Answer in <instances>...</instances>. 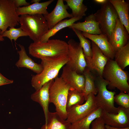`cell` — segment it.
<instances>
[{"instance_id": "1", "label": "cell", "mask_w": 129, "mask_h": 129, "mask_svg": "<svg viewBox=\"0 0 129 129\" xmlns=\"http://www.w3.org/2000/svg\"><path fill=\"white\" fill-rule=\"evenodd\" d=\"M41 59L43 70L39 74L33 75L31 79L32 86L35 91L58 76L60 70L68 60L67 55L56 58L45 57Z\"/></svg>"}, {"instance_id": "2", "label": "cell", "mask_w": 129, "mask_h": 129, "mask_svg": "<svg viewBox=\"0 0 129 129\" xmlns=\"http://www.w3.org/2000/svg\"><path fill=\"white\" fill-rule=\"evenodd\" d=\"M29 53L41 59L45 57L56 58L67 55L68 45L65 41L59 39H49L46 42L31 43L28 47Z\"/></svg>"}, {"instance_id": "3", "label": "cell", "mask_w": 129, "mask_h": 129, "mask_svg": "<svg viewBox=\"0 0 129 129\" xmlns=\"http://www.w3.org/2000/svg\"><path fill=\"white\" fill-rule=\"evenodd\" d=\"M19 23L22 30L34 42H39L49 30L46 21L41 14L22 15Z\"/></svg>"}, {"instance_id": "4", "label": "cell", "mask_w": 129, "mask_h": 129, "mask_svg": "<svg viewBox=\"0 0 129 129\" xmlns=\"http://www.w3.org/2000/svg\"><path fill=\"white\" fill-rule=\"evenodd\" d=\"M70 85L58 76L54 79L49 89V102L55 107L56 112L62 118L66 120V106Z\"/></svg>"}, {"instance_id": "5", "label": "cell", "mask_w": 129, "mask_h": 129, "mask_svg": "<svg viewBox=\"0 0 129 129\" xmlns=\"http://www.w3.org/2000/svg\"><path fill=\"white\" fill-rule=\"evenodd\" d=\"M102 77L109 82L108 88H116L120 92L129 93L128 75L114 60L109 59L103 69Z\"/></svg>"}, {"instance_id": "6", "label": "cell", "mask_w": 129, "mask_h": 129, "mask_svg": "<svg viewBox=\"0 0 129 129\" xmlns=\"http://www.w3.org/2000/svg\"><path fill=\"white\" fill-rule=\"evenodd\" d=\"M109 82L102 77L99 76L95 78V84L97 91V95L95 96V100L97 108L101 107L103 110L108 113H117L118 108L114 105L115 91L108 90L107 86Z\"/></svg>"}, {"instance_id": "7", "label": "cell", "mask_w": 129, "mask_h": 129, "mask_svg": "<svg viewBox=\"0 0 129 129\" xmlns=\"http://www.w3.org/2000/svg\"><path fill=\"white\" fill-rule=\"evenodd\" d=\"M94 14L99 23L102 33L106 35L108 39L115 27L116 20L118 18L115 10L108 0L101 5L100 9Z\"/></svg>"}, {"instance_id": "8", "label": "cell", "mask_w": 129, "mask_h": 129, "mask_svg": "<svg viewBox=\"0 0 129 129\" xmlns=\"http://www.w3.org/2000/svg\"><path fill=\"white\" fill-rule=\"evenodd\" d=\"M68 60L66 64L72 70L83 74L86 64L82 48L80 43L72 39L68 42Z\"/></svg>"}, {"instance_id": "9", "label": "cell", "mask_w": 129, "mask_h": 129, "mask_svg": "<svg viewBox=\"0 0 129 129\" xmlns=\"http://www.w3.org/2000/svg\"><path fill=\"white\" fill-rule=\"evenodd\" d=\"M13 0H0V30L2 34L7 28L19 25V18L17 14Z\"/></svg>"}, {"instance_id": "10", "label": "cell", "mask_w": 129, "mask_h": 129, "mask_svg": "<svg viewBox=\"0 0 129 129\" xmlns=\"http://www.w3.org/2000/svg\"><path fill=\"white\" fill-rule=\"evenodd\" d=\"M95 96L92 94L87 96L83 104L74 106L67 111L66 120L71 124L78 121L88 115L97 108Z\"/></svg>"}, {"instance_id": "11", "label": "cell", "mask_w": 129, "mask_h": 129, "mask_svg": "<svg viewBox=\"0 0 129 129\" xmlns=\"http://www.w3.org/2000/svg\"><path fill=\"white\" fill-rule=\"evenodd\" d=\"M117 113L102 110L100 117L105 125L117 128L129 127V109L119 106Z\"/></svg>"}, {"instance_id": "12", "label": "cell", "mask_w": 129, "mask_h": 129, "mask_svg": "<svg viewBox=\"0 0 129 129\" xmlns=\"http://www.w3.org/2000/svg\"><path fill=\"white\" fill-rule=\"evenodd\" d=\"M91 43L92 55L91 58H85L86 67L91 70L96 71L99 76L102 77L103 69L109 59L93 42L91 41Z\"/></svg>"}, {"instance_id": "13", "label": "cell", "mask_w": 129, "mask_h": 129, "mask_svg": "<svg viewBox=\"0 0 129 129\" xmlns=\"http://www.w3.org/2000/svg\"><path fill=\"white\" fill-rule=\"evenodd\" d=\"M129 33L118 18L115 28L108 38L109 42L116 52L125 45L129 42Z\"/></svg>"}, {"instance_id": "14", "label": "cell", "mask_w": 129, "mask_h": 129, "mask_svg": "<svg viewBox=\"0 0 129 129\" xmlns=\"http://www.w3.org/2000/svg\"><path fill=\"white\" fill-rule=\"evenodd\" d=\"M68 8L67 5L64 4L63 0H58L53 10L47 15H43L47 22L49 30L64 18L73 17L71 13L67 11Z\"/></svg>"}, {"instance_id": "15", "label": "cell", "mask_w": 129, "mask_h": 129, "mask_svg": "<svg viewBox=\"0 0 129 129\" xmlns=\"http://www.w3.org/2000/svg\"><path fill=\"white\" fill-rule=\"evenodd\" d=\"M61 77L71 87L82 93L85 84V78L83 74H78L65 65L63 67Z\"/></svg>"}, {"instance_id": "16", "label": "cell", "mask_w": 129, "mask_h": 129, "mask_svg": "<svg viewBox=\"0 0 129 129\" xmlns=\"http://www.w3.org/2000/svg\"><path fill=\"white\" fill-rule=\"evenodd\" d=\"M82 33L85 38L96 44L104 55L109 59L113 60L115 52L109 42L106 35L102 33L92 34L84 32Z\"/></svg>"}, {"instance_id": "17", "label": "cell", "mask_w": 129, "mask_h": 129, "mask_svg": "<svg viewBox=\"0 0 129 129\" xmlns=\"http://www.w3.org/2000/svg\"><path fill=\"white\" fill-rule=\"evenodd\" d=\"M54 80H52L44 84L41 88L36 91L31 96V98L33 101L38 103L42 107L44 114L45 123L47 121L49 112V89Z\"/></svg>"}, {"instance_id": "18", "label": "cell", "mask_w": 129, "mask_h": 129, "mask_svg": "<svg viewBox=\"0 0 129 129\" xmlns=\"http://www.w3.org/2000/svg\"><path fill=\"white\" fill-rule=\"evenodd\" d=\"M85 20L83 22L74 23L68 27L73 28L90 34L102 33L99 23L96 20L94 14L92 13L86 17Z\"/></svg>"}, {"instance_id": "19", "label": "cell", "mask_w": 129, "mask_h": 129, "mask_svg": "<svg viewBox=\"0 0 129 129\" xmlns=\"http://www.w3.org/2000/svg\"><path fill=\"white\" fill-rule=\"evenodd\" d=\"M18 45L20 50L17 51L19 59L15 64L16 66L29 69L36 74L41 73L43 70L42 64L36 63L27 55L23 46L20 44Z\"/></svg>"}, {"instance_id": "20", "label": "cell", "mask_w": 129, "mask_h": 129, "mask_svg": "<svg viewBox=\"0 0 129 129\" xmlns=\"http://www.w3.org/2000/svg\"><path fill=\"white\" fill-rule=\"evenodd\" d=\"M54 1V0H50L44 2L33 3L27 6L16 8V12L18 16L27 14L47 15L49 13L47 10V7Z\"/></svg>"}, {"instance_id": "21", "label": "cell", "mask_w": 129, "mask_h": 129, "mask_svg": "<svg viewBox=\"0 0 129 129\" xmlns=\"http://www.w3.org/2000/svg\"><path fill=\"white\" fill-rule=\"evenodd\" d=\"M115 10L120 21L129 33V3L124 0H109Z\"/></svg>"}, {"instance_id": "22", "label": "cell", "mask_w": 129, "mask_h": 129, "mask_svg": "<svg viewBox=\"0 0 129 129\" xmlns=\"http://www.w3.org/2000/svg\"><path fill=\"white\" fill-rule=\"evenodd\" d=\"M41 129H71V124L61 118L56 112H49L47 121Z\"/></svg>"}, {"instance_id": "23", "label": "cell", "mask_w": 129, "mask_h": 129, "mask_svg": "<svg viewBox=\"0 0 129 129\" xmlns=\"http://www.w3.org/2000/svg\"><path fill=\"white\" fill-rule=\"evenodd\" d=\"M103 109L98 107L90 114L81 119L71 124V129H91L92 122L101 115Z\"/></svg>"}, {"instance_id": "24", "label": "cell", "mask_w": 129, "mask_h": 129, "mask_svg": "<svg viewBox=\"0 0 129 129\" xmlns=\"http://www.w3.org/2000/svg\"><path fill=\"white\" fill-rule=\"evenodd\" d=\"M79 17H73L69 19H66L59 22L53 28L49 30L41 38L40 42L44 43L47 42L49 38L55 35L60 30L66 27H68L78 20L81 19Z\"/></svg>"}, {"instance_id": "25", "label": "cell", "mask_w": 129, "mask_h": 129, "mask_svg": "<svg viewBox=\"0 0 129 129\" xmlns=\"http://www.w3.org/2000/svg\"><path fill=\"white\" fill-rule=\"evenodd\" d=\"M83 74L85 78V84L82 93L86 101L89 94H92L94 95H96L97 93V91L95 84V78L92 74L90 70L86 67Z\"/></svg>"}, {"instance_id": "26", "label": "cell", "mask_w": 129, "mask_h": 129, "mask_svg": "<svg viewBox=\"0 0 129 129\" xmlns=\"http://www.w3.org/2000/svg\"><path fill=\"white\" fill-rule=\"evenodd\" d=\"M85 101V98L82 92L70 87L67 97L66 106L67 112L74 106L82 104Z\"/></svg>"}, {"instance_id": "27", "label": "cell", "mask_w": 129, "mask_h": 129, "mask_svg": "<svg viewBox=\"0 0 129 129\" xmlns=\"http://www.w3.org/2000/svg\"><path fill=\"white\" fill-rule=\"evenodd\" d=\"M67 5L72 11L73 17L82 18L86 15V12L87 10V6L83 3V0H65Z\"/></svg>"}, {"instance_id": "28", "label": "cell", "mask_w": 129, "mask_h": 129, "mask_svg": "<svg viewBox=\"0 0 129 129\" xmlns=\"http://www.w3.org/2000/svg\"><path fill=\"white\" fill-rule=\"evenodd\" d=\"M115 61L122 70L129 65V42L115 52Z\"/></svg>"}, {"instance_id": "29", "label": "cell", "mask_w": 129, "mask_h": 129, "mask_svg": "<svg viewBox=\"0 0 129 129\" xmlns=\"http://www.w3.org/2000/svg\"><path fill=\"white\" fill-rule=\"evenodd\" d=\"M71 29L79 39L85 58L91 57L92 53L90 41L83 36L81 31L73 28Z\"/></svg>"}, {"instance_id": "30", "label": "cell", "mask_w": 129, "mask_h": 129, "mask_svg": "<svg viewBox=\"0 0 129 129\" xmlns=\"http://www.w3.org/2000/svg\"><path fill=\"white\" fill-rule=\"evenodd\" d=\"M2 36L9 38L12 42V40L16 42L20 37L28 36L27 34L23 31L20 27L16 28L15 27H10L9 30H6L2 34Z\"/></svg>"}, {"instance_id": "31", "label": "cell", "mask_w": 129, "mask_h": 129, "mask_svg": "<svg viewBox=\"0 0 129 129\" xmlns=\"http://www.w3.org/2000/svg\"><path fill=\"white\" fill-rule=\"evenodd\" d=\"M114 102L119 106L129 109V94L120 92L115 95Z\"/></svg>"}, {"instance_id": "32", "label": "cell", "mask_w": 129, "mask_h": 129, "mask_svg": "<svg viewBox=\"0 0 129 129\" xmlns=\"http://www.w3.org/2000/svg\"><path fill=\"white\" fill-rule=\"evenodd\" d=\"M91 125V129H105V124L100 116L94 120Z\"/></svg>"}, {"instance_id": "33", "label": "cell", "mask_w": 129, "mask_h": 129, "mask_svg": "<svg viewBox=\"0 0 129 129\" xmlns=\"http://www.w3.org/2000/svg\"><path fill=\"white\" fill-rule=\"evenodd\" d=\"M13 82V80H9L4 76L0 72V86L11 84Z\"/></svg>"}, {"instance_id": "34", "label": "cell", "mask_w": 129, "mask_h": 129, "mask_svg": "<svg viewBox=\"0 0 129 129\" xmlns=\"http://www.w3.org/2000/svg\"><path fill=\"white\" fill-rule=\"evenodd\" d=\"M13 1L16 8L23 5L26 6L30 5V3L27 2L25 0H13Z\"/></svg>"}, {"instance_id": "35", "label": "cell", "mask_w": 129, "mask_h": 129, "mask_svg": "<svg viewBox=\"0 0 129 129\" xmlns=\"http://www.w3.org/2000/svg\"><path fill=\"white\" fill-rule=\"evenodd\" d=\"M105 129H129V127L124 128H117L113 127L110 126L105 125Z\"/></svg>"}, {"instance_id": "36", "label": "cell", "mask_w": 129, "mask_h": 129, "mask_svg": "<svg viewBox=\"0 0 129 129\" xmlns=\"http://www.w3.org/2000/svg\"><path fill=\"white\" fill-rule=\"evenodd\" d=\"M108 0H94V1L95 2L101 5L106 3Z\"/></svg>"}, {"instance_id": "37", "label": "cell", "mask_w": 129, "mask_h": 129, "mask_svg": "<svg viewBox=\"0 0 129 129\" xmlns=\"http://www.w3.org/2000/svg\"><path fill=\"white\" fill-rule=\"evenodd\" d=\"M4 40V39L2 36L1 31L0 30V42L3 41Z\"/></svg>"}, {"instance_id": "38", "label": "cell", "mask_w": 129, "mask_h": 129, "mask_svg": "<svg viewBox=\"0 0 129 129\" xmlns=\"http://www.w3.org/2000/svg\"><path fill=\"white\" fill-rule=\"evenodd\" d=\"M41 1L40 0H32L31 1V2L34 3H39Z\"/></svg>"}, {"instance_id": "39", "label": "cell", "mask_w": 129, "mask_h": 129, "mask_svg": "<svg viewBox=\"0 0 129 129\" xmlns=\"http://www.w3.org/2000/svg\"><path fill=\"white\" fill-rule=\"evenodd\" d=\"M26 129H32V128H28Z\"/></svg>"}]
</instances>
